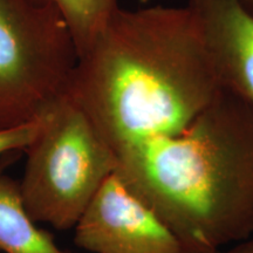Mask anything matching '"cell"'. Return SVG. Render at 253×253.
<instances>
[{"label": "cell", "mask_w": 253, "mask_h": 253, "mask_svg": "<svg viewBox=\"0 0 253 253\" xmlns=\"http://www.w3.org/2000/svg\"><path fill=\"white\" fill-rule=\"evenodd\" d=\"M224 88L253 104V14L240 0H189Z\"/></svg>", "instance_id": "obj_6"}, {"label": "cell", "mask_w": 253, "mask_h": 253, "mask_svg": "<svg viewBox=\"0 0 253 253\" xmlns=\"http://www.w3.org/2000/svg\"><path fill=\"white\" fill-rule=\"evenodd\" d=\"M91 253H198L115 175L104 181L74 227Z\"/></svg>", "instance_id": "obj_5"}, {"label": "cell", "mask_w": 253, "mask_h": 253, "mask_svg": "<svg viewBox=\"0 0 253 253\" xmlns=\"http://www.w3.org/2000/svg\"><path fill=\"white\" fill-rule=\"evenodd\" d=\"M78 60L58 9L39 0H0V130L39 119L67 91Z\"/></svg>", "instance_id": "obj_4"}, {"label": "cell", "mask_w": 253, "mask_h": 253, "mask_svg": "<svg viewBox=\"0 0 253 253\" xmlns=\"http://www.w3.org/2000/svg\"><path fill=\"white\" fill-rule=\"evenodd\" d=\"M36 137L24 151L19 182L32 219L56 230L74 229L118 160L93 123L67 94L39 118Z\"/></svg>", "instance_id": "obj_3"}, {"label": "cell", "mask_w": 253, "mask_h": 253, "mask_svg": "<svg viewBox=\"0 0 253 253\" xmlns=\"http://www.w3.org/2000/svg\"><path fill=\"white\" fill-rule=\"evenodd\" d=\"M224 89L189 5L120 7L84 54L66 94L116 154L175 135Z\"/></svg>", "instance_id": "obj_1"}, {"label": "cell", "mask_w": 253, "mask_h": 253, "mask_svg": "<svg viewBox=\"0 0 253 253\" xmlns=\"http://www.w3.org/2000/svg\"><path fill=\"white\" fill-rule=\"evenodd\" d=\"M0 252L72 253L62 250L47 231L40 229L25 207L20 184L0 166Z\"/></svg>", "instance_id": "obj_7"}, {"label": "cell", "mask_w": 253, "mask_h": 253, "mask_svg": "<svg viewBox=\"0 0 253 253\" xmlns=\"http://www.w3.org/2000/svg\"><path fill=\"white\" fill-rule=\"evenodd\" d=\"M40 121L28 122L26 125L0 130V157L6 154L24 151L32 143L39 130Z\"/></svg>", "instance_id": "obj_9"}, {"label": "cell", "mask_w": 253, "mask_h": 253, "mask_svg": "<svg viewBox=\"0 0 253 253\" xmlns=\"http://www.w3.org/2000/svg\"><path fill=\"white\" fill-rule=\"evenodd\" d=\"M243 6L248 9L250 13L253 14V0H240Z\"/></svg>", "instance_id": "obj_11"}, {"label": "cell", "mask_w": 253, "mask_h": 253, "mask_svg": "<svg viewBox=\"0 0 253 253\" xmlns=\"http://www.w3.org/2000/svg\"><path fill=\"white\" fill-rule=\"evenodd\" d=\"M115 175L198 253L253 236V104L224 88L183 130L126 147Z\"/></svg>", "instance_id": "obj_2"}, {"label": "cell", "mask_w": 253, "mask_h": 253, "mask_svg": "<svg viewBox=\"0 0 253 253\" xmlns=\"http://www.w3.org/2000/svg\"><path fill=\"white\" fill-rule=\"evenodd\" d=\"M209 253H253V236L236 245Z\"/></svg>", "instance_id": "obj_10"}, {"label": "cell", "mask_w": 253, "mask_h": 253, "mask_svg": "<svg viewBox=\"0 0 253 253\" xmlns=\"http://www.w3.org/2000/svg\"><path fill=\"white\" fill-rule=\"evenodd\" d=\"M58 9L67 23L77 45L84 54L120 6V0H39Z\"/></svg>", "instance_id": "obj_8"}]
</instances>
